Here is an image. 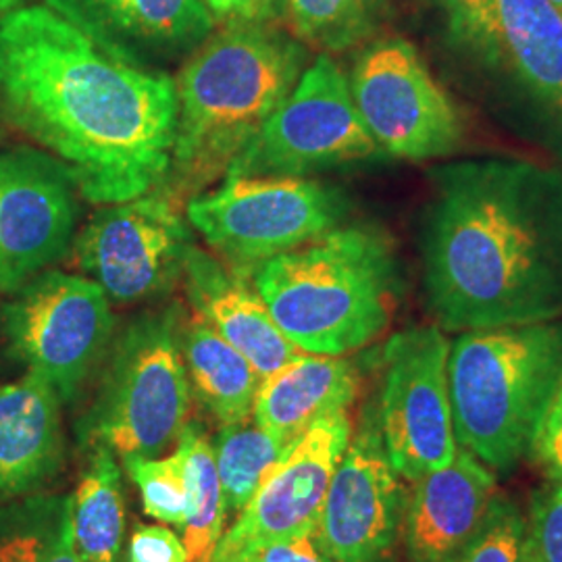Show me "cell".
<instances>
[{
	"mask_svg": "<svg viewBox=\"0 0 562 562\" xmlns=\"http://www.w3.org/2000/svg\"><path fill=\"white\" fill-rule=\"evenodd\" d=\"M529 457L542 467L546 480L562 482V383L550 402Z\"/></svg>",
	"mask_w": 562,
	"mask_h": 562,
	"instance_id": "obj_32",
	"label": "cell"
},
{
	"mask_svg": "<svg viewBox=\"0 0 562 562\" xmlns=\"http://www.w3.org/2000/svg\"><path fill=\"white\" fill-rule=\"evenodd\" d=\"M306 50L271 23H236L211 34L176 81L178 125L171 169L192 188L227 173L290 97Z\"/></svg>",
	"mask_w": 562,
	"mask_h": 562,
	"instance_id": "obj_3",
	"label": "cell"
},
{
	"mask_svg": "<svg viewBox=\"0 0 562 562\" xmlns=\"http://www.w3.org/2000/svg\"><path fill=\"white\" fill-rule=\"evenodd\" d=\"M94 402L78 423L83 448L157 459L180 442L190 413L180 311L169 306L121 329L106 355Z\"/></svg>",
	"mask_w": 562,
	"mask_h": 562,
	"instance_id": "obj_6",
	"label": "cell"
},
{
	"mask_svg": "<svg viewBox=\"0 0 562 562\" xmlns=\"http://www.w3.org/2000/svg\"><path fill=\"white\" fill-rule=\"evenodd\" d=\"M548 2H550V4H552V7H554V9H557V11L562 15V0H548Z\"/></svg>",
	"mask_w": 562,
	"mask_h": 562,
	"instance_id": "obj_37",
	"label": "cell"
},
{
	"mask_svg": "<svg viewBox=\"0 0 562 562\" xmlns=\"http://www.w3.org/2000/svg\"><path fill=\"white\" fill-rule=\"evenodd\" d=\"M192 232L162 194L104 204L80 232L76 262L109 301L157 299L173 288L192 248Z\"/></svg>",
	"mask_w": 562,
	"mask_h": 562,
	"instance_id": "obj_12",
	"label": "cell"
},
{
	"mask_svg": "<svg viewBox=\"0 0 562 562\" xmlns=\"http://www.w3.org/2000/svg\"><path fill=\"white\" fill-rule=\"evenodd\" d=\"M498 20L504 59L542 113L562 159V15L548 0H498Z\"/></svg>",
	"mask_w": 562,
	"mask_h": 562,
	"instance_id": "obj_20",
	"label": "cell"
},
{
	"mask_svg": "<svg viewBox=\"0 0 562 562\" xmlns=\"http://www.w3.org/2000/svg\"><path fill=\"white\" fill-rule=\"evenodd\" d=\"M359 371L341 357L301 352L262 378L252 422L283 446H292L323 417L348 411L359 394Z\"/></svg>",
	"mask_w": 562,
	"mask_h": 562,
	"instance_id": "obj_19",
	"label": "cell"
},
{
	"mask_svg": "<svg viewBox=\"0 0 562 562\" xmlns=\"http://www.w3.org/2000/svg\"><path fill=\"white\" fill-rule=\"evenodd\" d=\"M0 562H81L71 533V496L2 501Z\"/></svg>",
	"mask_w": 562,
	"mask_h": 562,
	"instance_id": "obj_24",
	"label": "cell"
},
{
	"mask_svg": "<svg viewBox=\"0 0 562 562\" xmlns=\"http://www.w3.org/2000/svg\"><path fill=\"white\" fill-rule=\"evenodd\" d=\"M11 350L27 373L50 383L60 402H74L99 371L115 334L101 285L81 276L42 271L2 311Z\"/></svg>",
	"mask_w": 562,
	"mask_h": 562,
	"instance_id": "obj_8",
	"label": "cell"
},
{
	"mask_svg": "<svg viewBox=\"0 0 562 562\" xmlns=\"http://www.w3.org/2000/svg\"><path fill=\"white\" fill-rule=\"evenodd\" d=\"M25 4V0H0V18H4L7 13L21 9Z\"/></svg>",
	"mask_w": 562,
	"mask_h": 562,
	"instance_id": "obj_36",
	"label": "cell"
},
{
	"mask_svg": "<svg viewBox=\"0 0 562 562\" xmlns=\"http://www.w3.org/2000/svg\"><path fill=\"white\" fill-rule=\"evenodd\" d=\"M346 204L338 190L308 178L227 176L220 190L188 202V222L232 269L290 252L338 227Z\"/></svg>",
	"mask_w": 562,
	"mask_h": 562,
	"instance_id": "obj_7",
	"label": "cell"
},
{
	"mask_svg": "<svg viewBox=\"0 0 562 562\" xmlns=\"http://www.w3.org/2000/svg\"><path fill=\"white\" fill-rule=\"evenodd\" d=\"M178 446L186 454L188 480V517L181 527L186 562H211L227 515L215 450L201 425L190 422L183 427Z\"/></svg>",
	"mask_w": 562,
	"mask_h": 562,
	"instance_id": "obj_25",
	"label": "cell"
},
{
	"mask_svg": "<svg viewBox=\"0 0 562 562\" xmlns=\"http://www.w3.org/2000/svg\"><path fill=\"white\" fill-rule=\"evenodd\" d=\"M413 483L402 529L408 562H448L480 529L496 473L459 446L454 461Z\"/></svg>",
	"mask_w": 562,
	"mask_h": 562,
	"instance_id": "obj_16",
	"label": "cell"
},
{
	"mask_svg": "<svg viewBox=\"0 0 562 562\" xmlns=\"http://www.w3.org/2000/svg\"><path fill=\"white\" fill-rule=\"evenodd\" d=\"M229 562H329L325 559L315 536L285 538L276 542L261 543L246 550Z\"/></svg>",
	"mask_w": 562,
	"mask_h": 562,
	"instance_id": "obj_34",
	"label": "cell"
},
{
	"mask_svg": "<svg viewBox=\"0 0 562 562\" xmlns=\"http://www.w3.org/2000/svg\"><path fill=\"white\" fill-rule=\"evenodd\" d=\"M180 536L162 525H138L130 540V562H186Z\"/></svg>",
	"mask_w": 562,
	"mask_h": 562,
	"instance_id": "obj_33",
	"label": "cell"
},
{
	"mask_svg": "<svg viewBox=\"0 0 562 562\" xmlns=\"http://www.w3.org/2000/svg\"><path fill=\"white\" fill-rule=\"evenodd\" d=\"M0 106L86 201H132L169 176L176 81L63 0L0 18Z\"/></svg>",
	"mask_w": 562,
	"mask_h": 562,
	"instance_id": "obj_1",
	"label": "cell"
},
{
	"mask_svg": "<svg viewBox=\"0 0 562 562\" xmlns=\"http://www.w3.org/2000/svg\"><path fill=\"white\" fill-rule=\"evenodd\" d=\"M180 348L188 382L217 422L234 425L252 417L261 375L240 350L199 315L180 327Z\"/></svg>",
	"mask_w": 562,
	"mask_h": 562,
	"instance_id": "obj_22",
	"label": "cell"
},
{
	"mask_svg": "<svg viewBox=\"0 0 562 562\" xmlns=\"http://www.w3.org/2000/svg\"><path fill=\"white\" fill-rule=\"evenodd\" d=\"M76 183L48 153L0 150V292L15 294L69 250Z\"/></svg>",
	"mask_w": 562,
	"mask_h": 562,
	"instance_id": "obj_15",
	"label": "cell"
},
{
	"mask_svg": "<svg viewBox=\"0 0 562 562\" xmlns=\"http://www.w3.org/2000/svg\"><path fill=\"white\" fill-rule=\"evenodd\" d=\"M288 446L250 419L222 425L213 450L222 482L225 513H238L252 501L267 473L278 464Z\"/></svg>",
	"mask_w": 562,
	"mask_h": 562,
	"instance_id": "obj_27",
	"label": "cell"
},
{
	"mask_svg": "<svg viewBox=\"0 0 562 562\" xmlns=\"http://www.w3.org/2000/svg\"><path fill=\"white\" fill-rule=\"evenodd\" d=\"M422 227L423 294L442 331L562 319V169L446 162Z\"/></svg>",
	"mask_w": 562,
	"mask_h": 562,
	"instance_id": "obj_2",
	"label": "cell"
},
{
	"mask_svg": "<svg viewBox=\"0 0 562 562\" xmlns=\"http://www.w3.org/2000/svg\"><path fill=\"white\" fill-rule=\"evenodd\" d=\"M562 383V319L462 331L450 344L454 436L494 473L531 454Z\"/></svg>",
	"mask_w": 562,
	"mask_h": 562,
	"instance_id": "obj_5",
	"label": "cell"
},
{
	"mask_svg": "<svg viewBox=\"0 0 562 562\" xmlns=\"http://www.w3.org/2000/svg\"><path fill=\"white\" fill-rule=\"evenodd\" d=\"M522 562H562V482L533 492L522 531Z\"/></svg>",
	"mask_w": 562,
	"mask_h": 562,
	"instance_id": "obj_31",
	"label": "cell"
},
{
	"mask_svg": "<svg viewBox=\"0 0 562 562\" xmlns=\"http://www.w3.org/2000/svg\"><path fill=\"white\" fill-rule=\"evenodd\" d=\"M348 83L364 127L383 153L427 161L461 150V111L413 44L392 38L367 46Z\"/></svg>",
	"mask_w": 562,
	"mask_h": 562,
	"instance_id": "obj_10",
	"label": "cell"
},
{
	"mask_svg": "<svg viewBox=\"0 0 562 562\" xmlns=\"http://www.w3.org/2000/svg\"><path fill=\"white\" fill-rule=\"evenodd\" d=\"M448 355L450 341L438 325L404 329L385 346L378 423L402 480L417 482L457 457Z\"/></svg>",
	"mask_w": 562,
	"mask_h": 562,
	"instance_id": "obj_11",
	"label": "cell"
},
{
	"mask_svg": "<svg viewBox=\"0 0 562 562\" xmlns=\"http://www.w3.org/2000/svg\"><path fill=\"white\" fill-rule=\"evenodd\" d=\"M522 531L519 506L496 494L480 529L448 562H522Z\"/></svg>",
	"mask_w": 562,
	"mask_h": 562,
	"instance_id": "obj_29",
	"label": "cell"
},
{
	"mask_svg": "<svg viewBox=\"0 0 562 562\" xmlns=\"http://www.w3.org/2000/svg\"><path fill=\"white\" fill-rule=\"evenodd\" d=\"M380 146L364 127L340 65L323 53L234 159L227 176L304 178L308 173L367 161Z\"/></svg>",
	"mask_w": 562,
	"mask_h": 562,
	"instance_id": "obj_9",
	"label": "cell"
},
{
	"mask_svg": "<svg viewBox=\"0 0 562 562\" xmlns=\"http://www.w3.org/2000/svg\"><path fill=\"white\" fill-rule=\"evenodd\" d=\"M215 21L236 23H273L283 15V0H202Z\"/></svg>",
	"mask_w": 562,
	"mask_h": 562,
	"instance_id": "obj_35",
	"label": "cell"
},
{
	"mask_svg": "<svg viewBox=\"0 0 562 562\" xmlns=\"http://www.w3.org/2000/svg\"><path fill=\"white\" fill-rule=\"evenodd\" d=\"M115 41L159 53L199 48L215 30L202 0H63ZM132 48V46H130Z\"/></svg>",
	"mask_w": 562,
	"mask_h": 562,
	"instance_id": "obj_21",
	"label": "cell"
},
{
	"mask_svg": "<svg viewBox=\"0 0 562 562\" xmlns=\"http://www.w3.org/2000/svg\"><path fill=\"white\" fill-rule=\"evenodd\" d=\"M450 20L454 38L475 53L483 63H503V36L498 0H440Z\"/></svg>",
	"mask_w": 562,
	"mask_h": 562,
	"instance_id": "obj_30",
	"label": "cell"
},
{
	"mask_svg": "<svg viewBox=\"0 0 562 562\" xmlns=\"http://www.w3.org/2000/svg\"><path fill=\"white\" fill-rule=\"evenodd\" d=\"M65 462L60 398L27 373L0 385V501L38 494Z\"/></svg>",
	"mask_w": 562,
	"mask_h": 562,
	"instance_id": "obj_18",
	"label": "cell"
},
{
	"mask_svg": "<svg viewBox=\"0 0 562 562\" xmlns=\"http://www.w3.org/2000/svg\"><path fill=\"white\" fill-rule=\"evenodd\" d=\"M181 278L194 315L240 350L261 380L301 355V350L281 334L248 276L225 267L192 244Z\"/></svg>",
	"mask_w": 562,
	"mask_h": 562,
	"instance_id": "obj_17",
	"label": "cell"
},
{
	"mask_svg": "<svg viewBox=\"0 0 562 562\" xmlns=\"http://www.w3.org/2000/svg\"><path fill=\"white\" fill-rule=\"evenodd\" d=\"M125 529L121 473L109 448H92L71 496V533L81 562H120Z\"/></svg>",
	"mask_w": 562,
	"mask_h": 562,
	"instance_id": "obj_23",
	"label": "cell"
},
{
	"mask_svg": "<svg viewBox=\"0 0 562 562\" xmlns=\"http://www.w3.org/2000/svg\"><path fill=\"white\" fill-rule=\"evenodd\" d=\"M406 503L378 411H367L327 490L315 542L329 562H387L401 542Z\"/></svg>",
	"mask_w": 562,
	"mask_h": 562,
	"instance_id": "obj_13",
	"label": "cell"
},
{
	"mask_svg": "<svg viewBox=\"0 0 562 562\" xmlns=\"http://www.w3.org/2000/svg\"><path fill=\"white\" fill-rule=\"evenodd\" d=\"M350 440L348 411L313 423L267 473L252 501L223 533L211 562L234 561L261 543L315 536L327 490Z\"/></svg>",
	"mask_w": 562,
	"mask_h": 562,
	"instance_id": "obj_14",
	"label": "cell"
},
{
	"mask_svg": "<svg viewBox=\"0 0 562 562\" xmlns=\"http://www.w3.org/2000/svg\"><path fill=\"white\" fill-rule=\"evenodd\" d=\"M132 482L140 490L144 513L157 521L183 527L188 517L186 454L178 450L165 459H123Z\"/></svg>",
	"mask_w": 562,
	"mask_h": 562,
	"instance_id": "obj_28",
	"label": "cell"
},
{
	"mask_svg": "<svg viewBox=\"0 0 562 562\" xmlns=\"http://www.w3.org/2000/svg\"><path fill=\"white\" fill-rule=\"evenodd\" d=\"M250 281L281 334L301 352L346 357L390 327L398 259L375 227H336L257 265Z\"/></svg>",
	"mask_w": 562,
	"mask_h": 562,
	"instance_id": "obj_4",
	"label": "cell"
},
{
	"mask_svg": "<svg viewBox=\"0 0 562 562\" xmlns=\"http://www.w3.org/2000/svg\"><path fill=\"white\" fill-rule=\"evenodd\" d=\"M387 0H283L294 34L325 55L369 41L382 23Z\"/></svg>",
	"mask_w": 562,
	"mask_h": 562,
	"instance_id": "obj_26",
	"label": "cell"
}]
</instances>
